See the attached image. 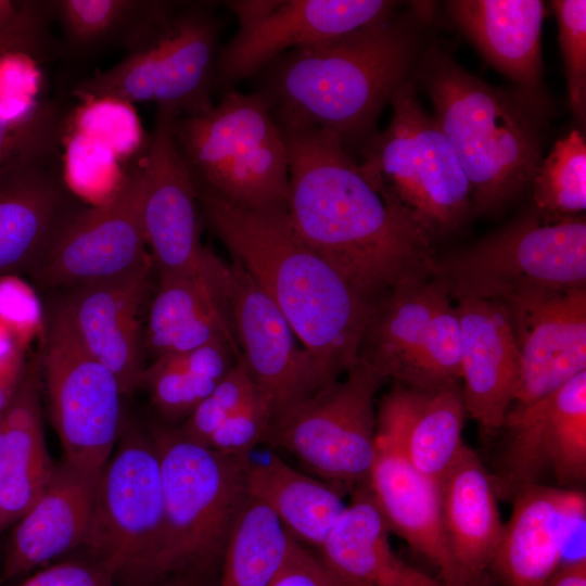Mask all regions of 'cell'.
I'll use <instances>...</instances> for the list:
<instances>
[{
  "label": "cell",
  "instance_id": "48",
  "mask_svg": "<svg viewBox=\"0 0 586 586\" xmlns=\"http://www.w3.org/2000/svg\"><path fill=\"white\" fill-rule=\"evenodd\" d=\"M21 1L0 0V30L16 12Z\"/></svg>",
  "mask_w": 586,
  "mask_h": 586
},
{
  "label": "cell",
  "instance_id": "39",
  "mask_svg": "<svg viewBox=\"0 0 586 586\" xmlns=\"http://www.w3.org/2000/svg\"><path fill=\"white\" fill-rule=\"evenodd\" d=\"M256 393L247 368L239 357L178 430L187 438L205 446L216 430Z\"/></svg>",
  "mask_w": 586,
  "mask_h": 586
},
{
  "label": "cell",
  "instance_id": "45",
  "mask_svg": "<svg viewBox=\"0 0 586 586\" xmlns=\"http://www.w3.org/2000/svg\"><path fill=\"white\" fill-rule=\"evenodd\" d=\"M24 347L21 343L0 355V416L4 412L26 373Z\"/></svg>",
  "mask_w": 586,
  "mask_h": 586
},
{
  "label": "cell",
  "instance_id": "14",
  "mask_svg": "<svg viewBox=\"0 0 586 586\" xmlns=\"http://www.w3.org/2000/svg\"><path fill=\"white\" fill-rule=\"evenodd\" d=\"M177 116L170 109L156 107L154 128L137 166L141 225L158 275L216 280L224 260L201 242L195 186L173 135Z\"/></svg>",
  "mask_w": 586,
  "mask_h": 586
},
{
  "label": "cell",
  "instance_id": "17",
  "mask_svg": "<svg viewBox=\"0 0 586 586\" xmlns=\"http://www.w3.org/2000/svg\"><path fill=\"white\" fill-rule=\"evenodd\" d=\"M502 429L508 432L504 477L497 494L513 496L540 484L546 472L569 487L586 476V370L544 397L511 406Z\"/></svg>",
  "mask_w": 586,
  "mask_h": 586
},
{
  "label": "cell",
  "instance_id": "47",
  "mask_svg": "<svg viewBox=\"0 0 586 586\" xmlns=\"http://www.w3.org/2000/svg\"><path fill=\"white\" fill-rule=\"evenodd\" d=\"M122 586H204V579L192 575H164L143 581L122 583Z\"/></svg>",
  "mask_w": 586,
  "mask_h": 586
},
{
  "label": "cell",
  "instance_id": "36",
  "mask_svg": "<svg viewBox=\"0 0 586 586\" xmlns=\"http://www.w3.org/2000/svg\"><path fill=\"white\" fill-rule=\"evenodd\" d=\"M540 220L558 224L581 217L586 208V142L572 129L559 139L533 177Z\"/></svg>",
  "mask_w": 586,
  "mask_h": 586
},
{
  "label": "cell",
  "instance_id": "26",
  "mask_svg": "<svg viewBox=\"0 0 586 586\" xmlns=\"http://www.w3.org/2000/svg\"><path fill=\"white\" fill-rule=\"evenodd\" d=\"M346 509L318 548L343 586H447L403 560L367 485L351 493Z\"/></svg>",
  "mask_w": 586,
  "mask_h": 586
},
{
  "label": "cell",
  "instance_id": "43",
  "mask_svg": "<svg viewBox=\"0 0 586 586\" xmlns=\"http://www.w3.org/2000/svg\"><path fill=\"white\" fill-rule=\"evenodd\" d=\"M114 581L115 574L110 568L89 559L50 565L15 586H111Z\"/></svg>",
  "mask_w": 586,
  "mask_h": 586
},
{
  "label": "cell",
  "instance_id": "3",
  "mask_svg": "<svg viewBox=\"0 0 586 586\" xmlns=\"http://www.w3.org/2000/svg\"><path fill=\"white\" fill-rule=\"evenodd\" d=\"M415 39L394 15L329 42L289 51L260 73L257 90L279 126H307L360 149L407 80Z\"/></svg>",
  "mask_w": 586,
  "mask_h": 586
},
{
  "label": "cell",
  "instance_id": "12",
  "mask_svg": "<svg viewBox=\"0 0 586 586\" xmlns=\"http://www.w3.org/2000/svg\"><path fill=\"white\" fill-rule=\"evenodd\" d=\"M39 361L64 460L98 477L123 428L125 395L116 377L82 346L62 302L48 316Z\"/></svg>",
  "mask_w": 586,
  "mask_h": 586
},
{
  "label": "cell",
  "instance_id": "38",
  "mask_svg": "<svg viewBox=\"0 0 586 586\" xmlns=\"http://www.w3.org/2000/svg\"><path fill=\"white\" fill-rule=\"evenodd\" d=\"M218 382L183 368L171 355H165L144 368L140 386L148 388L164 419L177 421L186 420Z\"/></svg>",
  "mask_w": 586,
  "mask_h": 586
},
{
  "label": "cell",
  "instance_id": "28",
  "mask_svg": "<svg viewBox=\"0 0 586 586\" xmlns=\"http://www.w3.org/2000/svg\"><path fill=\"white\" fill-rule=\"evenodd\" d=\"M226 265L217 280L158 275L143 346L154 359L224 339L238 345L224 292Z\"/></svg>",
  "mask_w": 586,
  "mask_h": 586
},
{
  "label": "cell",
  "instance_id": "2",
  "mask_svg": "<svg viewBox=\"0 0 586 586\" xmlns=\"http://www.w3.org/2000/svg\"><path fill=\"white\" fill-rule=\"evenodd\" d=\"M194 186L202 220L276 304L327 381H337L358 360L373 306L300 238L286 208H246Z\"/></svg>",
  "mask_w": 586,
  "mask_h": 586
},
{
  "label": "cell",
  "instance_id": "20",
  "mask_svg": "<svg viewBox=\"0 0 586 586\" xmlns=\"http://www.w3.org/2000/svg\"><path fill=\"white\" fill-rule=\"evenodd\" d=\"M462 331L461 386L466 412L485 435L502 429L513 404L520 355L505 305L493 298L455 297Z\"/></svg>",
  "mask_w": 586,
  "mask_h": 586
},
{
  "label": "cell",
  "instance_id": "37",
  "mask_svg": "<svg viewBox=\"0 0 586 586\" xmlns=\"http://www.w3.org/2000/svg\"><path fill=\"white\" fill-rule=\"evenodd\" d=\"M462 331L451 295L433 315L405 386L436 388L461 382Z\"/></svg>",
  "mask_w": 586,
  "mask_h": 586
},
{
  "label": "cell",
  "instance_id": "8",
  "mask_svg": "<svg viewBox=\"0 0 586 586\" xmlns=\"http://www.w3.org/2000/svg\"><path fill=\"white\" fill-rule=\"evenodd\" d=\"M219 33L214 2L183 1L148 41L77 84L73 94L89 104L152 102L179 116L203 112L214 104Z\"/></svg>",
  "mask_w": 586,
  "mask_h": 586
},
{
  "label": "cell",
  "instance_id": "16",
  "mask_svg": "<svg viewBox=\"0 0 586 586\" xmlns=\"http://www.w3.org/2000/svg\"><path fill=\"white\" fill-rule=\"evenodd\" d=\"M138 168L103 203L86 206L31 275L42 288L67 290L123 278L153 263L140 218Z\"/></svg>",
  "mask_w": 586,
  "mask_h": 586
},
{
  "label": "cell",
  "instance_id": "33",
  "mask_svg": "<svg viewBox=\"0 0 586 586\" xmlns=\"http://www.w3.org/2000/svg\"><path fill=\"white\" fill-rule=\"evenodd\" d=\"M52 17L63 34L64 48L90 55L110 48L131 52L148 41L181 7L166 0H56Z\"/></svg>",
  "mask_w": 586,
  "mask_h": 586
},
{
  "label": "cell",
  "instance_id": "13",
  "mask_svg": "<svg viewBox=\"0 0 586 586\" xmlns=\"http://www.w3.org/2000/svg\"><path fill=\"white\" fill-rule=\"evenodd\" d=\"M238 29L218 48L215 86L230 87L260 73L289 51L329 42L394 15L384 0H234Z\"/></svg>",
  "mask_w": 586,
  "mask_h": 586
},
{
  "label": "cell",
  "instance_id": "49",
  "mask_svg": "<svg viewBox=\"0 0 586 586\" xmlns=\"http://www.w3.org/2000/svg\"><path fill=\"white\" fill-rule=\"evenodd\" d=\"M3 443H4V425H3V417L1 415L0 416V476H1V470H2Z\"/></svg>",
  "mask_w": 586,
  "mask_h": 586
},
{
  "label": "cell",
  "instance_id": "32",
  "mask_svg": "<svg viewBox=\"0 0 586 586\" xmlns=\"http://www.w3.org/2000/svg\"><path fill=\"white\" fill-rule=\"evenodd\" d=\"M245 477L250 496L268 507L295 540L317 549L347 506L339 489L271 453L249 454Z\"/></svg>",
  "mask_w": 586,
  "mask_h": 586
},
{
  "label": "cell",
  "instance_id": "46",
  "mask_svg": "<svg viewBox=\"0 0 586 586\" xmlns=\"http://www.w3.org/2000/svg\"><path fill=\"white\" fill-rule=\"evenodd\" d=\"M543 586H586L585 556L561 563Z\"/></svg>",
  "mask_w": 586,
  "mask_h": 586
},
{
  "label": "cell",
  "instance_id": "35",
  "mask_svg": "<svg viewBox=\"0 0 586 586\" xmlns=\"http://www.w3.org/2000/svg\"><path fill=\"white\" fill-rule=\"evenodd\" d=\"M295 542L273 512L250 496L227 543L219 586H270Z\"/></svg>",
  "mask_w": 586,
  "mask_h": 586
},
{
  "label": "cell",
  "instance_id": "23",
  "mask_svg": "<svg viewBox=\"0 0 586 586\" xmlns=\"http://www.w3.org/2000/svg\"><path fill=\"white\" fill-rule=\"evenodd\" d=\"M368 487L390 530L432 562L447 586H471L446 538L440 483L415 469L387 440L378 436Z\"/></svg>",
  "mask_w": 586,
  "mask_h": 586
},
{
  "label": "cell",
  "instance_id": "6",
  "mask_svg": "<svg viewBox=\"0 0 586 586\" xmlns=\"http://www.w3.org/2000/svg\"><path fill=\"white\" fill-rule=\"evenodd\" d=\"M173 135L194 183L246 208H286L288 149L257 91L228 90L205 111L177 116Z\"/></svg>",
  "mask_w": 586,
  "mask_h": 586
},
{
  "label": "cell",
  "instance_id": "30",
  "mask_svg": "<svg viewBox=\"0 0 586 586\" xmlns=\"http://www.w3.org/2000/svg\"><path fill=\"white\" fill-rule=\"evenodd\" d=\"M449 295L447 282L435 275L396 286L374 305L358 359L383 380L405 384L428 326Z\"/></svg>",
  "mask_w": 586,
  "mask_h": 586
},
{
  "label": "cell",
  "instance_id": "10",
  "mask_svg": "<svg viewBox=\"0 0 586 586\" xmlns=\"http://www.w3.org/2000/svg\"><path fill=\"white\" fill-rule=\"evenodd\" d=\"M383 381L358 359L344 380L276 419L265 443L286 450L341 493H352L368 484L375 460L374 397Z\"/></svg>",
  "mask_w": 586,
  "mask_h": 586
},
{
  "label": "cell",
  "instance_id": "9",
  "mask_svg": "<svg viewBox=\"0 0 586 586\" xmlns=\"http://www.w3.org/2000/svg\"><path fill=\"white\" fill-rule=\"evenodd\" d=\"M163 489L151 434L123 423L94 487L82 547L122 583L151 577L163 542Z\"/></svg>",
  "mask_w": 586,
  "mask_h": 586
},
{
  "label": "cell",
  "instance_id": "15",
  "mask_svg": "<svg viewBox=\"0 0 586 586\" xmlns=\"http://www.w3.org/2000/svg\"><path fill=\"white\" fill-rule=\"evenodd\" d=\"M224 292L241 357L271 423L332 384L314 357L296 344L276 304L235 260L226 265Z\"/></svg>",
  "mask_w": 586,
  "mask_h": 586
},
{
  "label": "cell",
  "instance_id": "7",
  "mask_svg": "<svg viewBox=\"0 0 586 586\" xmlns=\"http://www.w3.org/2000/svg\"><path fill=\"white\" fill-rule=\"evenodd\" d=\"M390 102L391 120L361 146L359 168L378 191L405 208L431 235L450 232L473 204L466 171L408 79Z\"/></svg>",
  "mask_w": 586,
  "mask_h": 586
},
{
  "label": "cell",
  "instance_id": "18",
  "mask_svg": "<svg viewBox=\"0 0 586 586\" xmlns=\"http://www.w3.org/2000/svg\"><path fill=\"white\" fill-rule=\"evenodd\" d=\"M499 302L520 355L512 406L531 404L586 370V286L527 289Z\"/></svg>",
  "mask_w": 586,
  "mask_h": 586
},
{
  "label": "cell",
  "instance_id": "42",
  "mask_svg": "<svg viewBox=\"0 0 586 586\" xmlns=\"http://www.w3.org/2000/svg\"><path fill=\"white\" fill-rule=\"evenodd\" d=\"M271 417L256 393L209 437L206 447L226 455L247 456L265 443Z\"/></svg>",
  "mask_w": 586,
  "mask_h": 586
},
{
  "label": "cell",
  "instance_id": "41",
  "mask_svg": "<svg viewBox=\"0 0 586 586\" xmlns=\"http://www.w3.org/2000/svg\"><path fill=\"white\" fill-rule=\"evenodd\" d=\"M50 1H21L0 30V61L12 54L39 60L51 48L49 24L52 20Z\"/></svg>",
  "mask_w": 586,
  "mask_h": 586
},
{
  "label": "cell",
  "instance_id": "27",
  "mask_svg": "<svg viewBox=\"0 0 586 586\" xmlns=\"http://www.w3.org/2000/svg\"><path fill=\"white\" fill-rule=\"evenodd\" d=\"M440 491L449 550L471 586H476L492 568L504 527L494 479L466 444L441 480Z\"/></svg>",
  "mask_w": 586,
  "mask_h": 586
},
{
  "label": "cell",
  "instance_id": "21",
  "mask_svg": "<svg viewBox=\"0 0 586 586\" xmlns=\"http://www.w3.org/2000/svg\"><path fill=\"white\" fill-rule=\"evenodd\" d=\"M512 498L492 569L505 586H543L560 566L571 532L585 519V494L540 483Z\"/></svg>",
  "mask_w": 586,
  "mask_h": 586
},
{
  "label": "cell",
  "instance_id": "1",
  "mask_svg": "<svg viewBox=\"0 0 586 586\" xmlns=\"http://www.w3.org/2000/svg\"><path fill=\"white\" fill-rule=\"evenodd\" d=\"M288 149V218L374 307L396 286L433 275L432 235L378 191L334 133L279 126Z\"/></svg>",
  "mask_w": 586,
  "mask_h": 586
},
{
  "label": "cell",
  "instance_id": "19",
  "mask_svg": "<svg viewBox=\"0 0 586 586\" xmlns=\"http://www.w3.org/2000/svg\"><path fill=\"white\" fill-rule=\"evenodd\" d=\"M56 161L0 173V279L16 273L31 277L86 207Z\"/></svg>",
  "mask_w": 586,
  "mask_h": 586
},
{
  "label": "cell",
  "instance_id": "22",
  "mask_svg": "<svg viewBox=\"0 0 586 586\" xmlns=\"http://www.w3.org/2000/svg\"><path fill=\"white\" fill-rule=\"evenodd\" d=\"M151 269L69 289L62 302L80 343L116 377L124 395L140 386L145 368L139 311Z\"/></svg>",
  "mask_w": 586,
  "mask_h": 586
},
{
  "label": "cell",
  "instance_id": "44",
  "mask_svg": "<svg viewBox=\"0 0 586 586\" xmlns=\"http://www.w3.org/2000/svg\"><path fill=\"white\" fill-rule=\"evenodd\" d=\"M270 586H343L313 553L297 540Z\"/></svg>",
  "mask_w": 586,
  "mask_h": 586
},
{
  "label": "cell",
  "instance_id": "11",
  "mask_svg": "<svg viewBox=\"0 0 586 586\" xmlns=\"http://www.w3.org/2000/svg\"><path fill=\"white\" fill-rule=\"evenodd\" d=\"M433 275L447 282L451 297L500 301L527 289L586 286L585 218L547 224L527 217L470 249L435 258Z\"/></svg>",
  "mask_w": 586,
  "mask_h": 586
},
{
  "label": "cell",
  "instance_id": "40",
  "mask_svg": "<svg viewBox=\"0 0 586 586\" xmlns=\"http://www.w3.org/2000/svg\"><path fill=\"white\" fill-rule=\"evenodd\" d=\"M551 7L558 22L570 105L582 122L586 111V1L557 0Z\"/></svg>",
  "mask_w": 586,
  "mask_h": 586
},
{
  "label": "cell",
  "instance_id": "5",
  "mask_svg": "<svg viewBox=\"0 0 586 586\" xmlns=\"http://www.w3.org/2000/svg\"><path fill=\"white\" fill-rule=\"evenodd\" d=\"M150 434L160 461L164 519L162 547L150 578L192 575L205 581L221 565L249 500V455L215 451L187 438L178 428L156 425Z\"/></svg>",
  "mask_w": 586,
  "mask_h": 586
},
{
  "label": "cell",
  "instance_id": "24",
  "mask_svg": "<svg viewBox=\"0 0 586 586\" xmlns=\"http://www.w3.org/2000/svg\"><path fill=\"white\" fill-rule=\"evenodd\" d=\"M466 413L461 382L429 390L394 382L378 405L377 435L440 483L466 445Z\"/></svg>",
  "mask_w": 586,
  "mask_h": 586
},
{
  "label": "cell",
  "instance_id": "29",
  "mask_svg": "<svg viewBox=\"0 0 586 586\" xmlns=\"http://www.w3.org/2000/svg\"><path fill=\"white\" fill-rule=\"evenodd\" d=\"M455 21L485 59L526 90L540 82V35L545 5L539 0H456Z\"/></svg>",
  "mask_w": 586,
  "mask_h": 586
},
{
  "label": "cell",
  "instance_id": "34",
  "mask_svg": "<svg viewBox=\"0 0 586 586\" xmlns=\"http://www.w3.org/2000/svg\"><path fill=\"white\" fill-rule=\"evenodd\" d=\"M28 56L0 61V173L58 158L67 126L65 109L54 101L20 100L16 88Z\"/></svg>",
  "mask_w": 586,
  "mask_h": 586
},
{
  "label": "cell",
  "instance_id": "4",
  "mask_svg": "<svg viewBox=\"0 0 586 586\" xmlns=\"http://www.w3.org/2000/svg\"><path fill=\"white\" fill-rule=\"evenodd\" d=\"M420 77L440 129L472 187L475 209H495L533 180L542 162L538 129L520 102L491 87L441 52Z\"/></svg>",
  "mask_w": 586,
  "mask_h": 586
},
{
  "label": "cell",
  "instance_id": "25",
  "mask_svg": "<svg viewBox=\"0 0 586 586\" xmlns=\"http://www.w3.org/2000/svg\"><path fill=\"white\" fill-rule=\"evenodd\" d=\"M98 477L65 460L54 466L40 496L16 521L4 552V579L21 576L82 545Z\"/></svg>",
  "mask_w": 586,
  "mask_h": 586
},
{
  "label": "cell",
  "instance_id": "31",
  "mask_svg": "<svg viewBox=\"0 0 586 586\" xmlns=\"http://www.w3.org/2000/svg\"><path fill=\"white\" fill-rule=\"evenodd\" d=\"M37 365L2 413L4 443L0 476V530L16 522L48 484L52 463L43 433Z\"/></svg>",
  "mask_w": 586,
  "mask_h": 586
}]
</instances>
